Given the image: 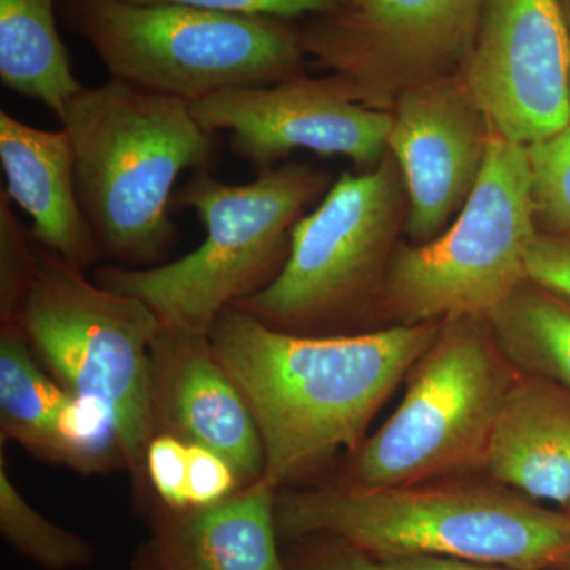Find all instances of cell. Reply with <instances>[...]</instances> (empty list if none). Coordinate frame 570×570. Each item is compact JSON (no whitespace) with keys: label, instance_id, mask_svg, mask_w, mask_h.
Returning <instances> with one entry per match:
<instances>
[{"label":"cell","instance_id":"cell-1","mask_svg":"<svg viewBox=\"0 0 570 570\" xmlns=\"http://www.w3.org/2000/svg\"><path fill=\"white\" fill-rule=\"evenodd\" d=\"M442 322L355 335L287 332L230 306L209 346L253 412L264 480L284 485L341 449H356L390 393L436 340Z\"/></svg>","mask_w":570,"mask_h":570},{"label":"cell","instance_id":"cell-2","mask_svg":"<svg viewBox=\"0 0 570 570\" xmlns=\"http://www.w3.org/2000/svg\"><path fill=\"white\" fill-rule=\"evenodd\" d=\"M277 530L328 534L374 560L434 557L515 570L570 566V515L475 485L326 487L276 498Z\"/></svg>","mask_w":570,"mask_h":570},{"label":"cell","instance_id":"cell-3","mask_svg":"<svg viewBox=\"0 0 570 570\" xmlns=\"http://www.w3.org/2000/svg\"><path fill=\"white\" fill-rule=\"evenodd\" d=\"M77 157L82 212L102 257L148 268L178 242L175 183L209 170L214 134L190 104L112 80L82 88L59 116Z\"/></svg>","mask_w":570,"mask_h":570},{"label":"cell","instance_id":"cell-4","mask_svg":"<svg viewBox=\"0 0 570 570\" xmlns=\"http://www.w3.org/2000/svg\"><path fill=\"white\" fill-rule=\"evenodd\" d=\"M332 184L326 171L298 163L277 165L236 186L209 170L194 171L171 205L197 214L204 243L167 265L102 266L94 281L141 299L165 330L208 336L224 309L275 279L287 261L296 223Z\"/></svg>","mask_w":570,"mask_h":570},{"label":"cell","instance_id":"cell-5","mask_svg":"<svg viewBox=\"0 0 570 570\" xmlns=\"http://www.w3.org/2000/svg\"><path fill=\"white\" fill-rule=\"evenodd\" d=\"M58 14L112 80L187 104L288 80L307 58L298 24L277 18L127 0H58Z\"/></svg>","mask_w":570,"mask_h":570},{"label":"cell","instance_id":"cell-6","mask_svg":"<svg viewBox=\"0 0 570 570\" xmlns=\"http://www.w3.org/2000/svg\"><path fill=\"white\" fill-rule=\"evenodd\" d=\"M20 325L63 389L107 404L124 463L137 485L148 483L146 449L157 434L154 343L163 332L156 314L37 245L36 277Z\"/></svg>","mask_w":570,"mask_h":570},{"label":"cell","instance_id":"cell-7","mask_svg":"<svg viewBox=\"0 0 570 570\" xmlns=\"http://www.w3.org/2000/svg\"><path fill=\"white\" fill-rule=\"evenodd\" d=\"M528 146L491 134L485 167L456 219L433 242H400L379 311L395 325L487 317L528 281L538 235Z\"/></svg>","mask_w":570,"mask_h":570},{"label":"cell","instance_id":"cell-8","mask_svg":"<svg viewBox=\"0 0 570 570\" xmlns=\"http://www.w3.org/2000/svg\"><path fill=\"white\" fill-rule=\"evenodd\" d=\"M517 376L487 317L442 322L407 374L400 406L356 453L348 485H419L483 468L491 431Z\"/></svg>","mask_w":570,"mask_h":570},{"label":"cell","instance_id":"cell-9","mask_svg":"<svg viewBox=\"0 0 570 570\" xmlns=\"http://www.w3.org/2000/svg\"><path fill=\"white\" fill-rule=\"evenodd\" d=\"M407 213L406 184L392 154L373 170L346 171L296 223L275 279L235 307L296 333L379 307Z\"/></svg>","mask_w":570,"mask_h":570},{"label":"cell","instance_id":"cell-10","mask_svg":"<svg viewBox=\"0 0 570 570\" xmlns=\"http://www.w3.org/2000/svg\"><path fill=\"white\" fill-rule=\"evenodd\" d=\"M483 0H340L299 24L307 58L347 80L356 102L392 110L409 89L459 77Z\"/></svg>","mask_w":570,"mask_h":570},{"label":"cell","instance_id":"cell-11","mask_svg":"<svg viewBox=\"0 0 570 570\" xmlns=\"http://www.w3.org/2000/svg\"><path fill=\"white\" fill-rule=\"evenodd\" d=\"M190 110L209 132L227 130L232 151L257 174L294 151L343 156L360 171L373 170L387 154L392 126V111L356 102L347 80L333 73L224 89Z\"/></svg>","mask_w":570,"mask_h":570},{"label":"cell","instance_id":"cell-12","mask_svg":"<svg viewBox=\"0 0 570 570\" xmlns=\"http://www.w3.org/2000/svg\"><path fill=\"white\" fill-rule=\"evenodd\" d=\"M491 134L531 146L570 126V47L560 0H483L461 73Z\"/></svg>","mask_w":570,"mask_h":570},{"label":"cell","instance_id":"cell-13","mask_svg":"<svg viewBox=\"0 0 570 570\" xmlns=\"http://www.w3.org/2000/svg\"><path fill=\"white\" fill-rule=\"evenodd\" d=\"M387 151L406 184L409 243L438 238L464 208L485 167L491 129L463 77L409 89L392 107Z\"/></svg>","mask_w":570,"mask_h":570},{"label":"cell","instance_id":"cell-14","mask_svg":"<svg viewBox=\"0 0 570 570\" xmlns=\"http://www.w3.org/2000/svg\"><path fill=\"white\" fill-rule=\"evenodd\" d=\"M157 433L175 434L227 460L243 485L265 474V450L253 412L213 354L208 336L165 330L154 343Z\"/></svg>","mask_w":570,"mask_h":570},{"label":"cell","instance_id":"cell-15","mask_svg":"<svg viewBox=\"0 0 570 570\" xmlns=\"http://www.w3.org/2000/svg\"><path fill=\"white\" fill-rule=\"evenodd\" d=\"M2 187L32 219L33 242L78 269L102 258L78 195L77 157L66 129L41 130L0 111Z\"/></svg>","mask_w":570,"mask_h":570},{"label":"cell","instance_id":"cell-16","mask_svg":"<svg viewBox=\"0 0 570 570\" xmlns=\"http://www.w3.org/2000/svg\"><path fill=\"white\" fill-rule=\"evenodd\" d=\"M483 468L523 497L570 501V392L519 374L499 411Z\"/></svg>","mask_w":570,"mask_h":570},{"label":"cell","instance_id":"cell-17","mask_svg":"<svg viewBox=\"0 0 570 570\" xmlns=\"http://www.w3.org/2000/svg\"><path fill=\"white\" fill-rule=\"evenodd\" d=\"M168 510L154 543L163 570H284L276 489L264 479L208 508Z\"/></svg>","mask_w":570,"mask_h":570},{"label":"cell","instance_id":"cell-18","mask_svg":"<svg viewBox=\"0 0 570 570\" xmlns=\"http://www.w3.org/2000/svg\"><path fill=\"white\" fill-rule=\"evenodd\" d=\"M0 80L56 118L85 88L58 31V0H0Z\"/></svg>","mask_w":570,"mask_h":570},{"label":"cell","instance_id":"cell-19","mask_svg":"<svg viewBox=\"0 0 570 570\" xmlns=\"http://www.w3.org/2000/svg\"><path fill=\"white\" fill-rule=\"evenodd\" d=\"M494 343L523 376L570 392V299L524 281L487 316Z\"/></svg>","mask_w":570,"mask_h":570},{"label":"cell","instance_id":"cell-20","mask_svg":"<svg viewBox=\"0 0 570 570\" xmlns=\"http://www.w3.org/2000/svg\"><path fill=\"white\" fill-rule=\"evenodd\" d=\"M69 390L32 358L20 325L0 330V439L55 461L56 428Z\"/></svg>","mask_w":570,"mask_h":570},{"label":"cell","instance_id":"cell-21","mask_svg":"<svg viewBox=\"0 0 570 570\" xmlns=\"http://www.w3.org/2000/svg\"><path fill=\"white\" fill-rule=\"evenodd\" d=\"M0 531L11 547L45 569L82 568L94 558L92 547L85 539L45 519L26 501L11 482L3 453H0Z\"/></svg>","mask_w":570,"mask_h":570},{"label":"cell","instance_id":"cell-22","mask_svg":"<svg viewBox=\"0 0 570 570\" xmlns=\"http://www.w3.org/2000/svg\"><path fill=\"white\" fill-rule=\"evenodd\" d=\"M122 460L110 409L97 397L69 393L56 428L55 463L99 472Z\"/></svg>","mask_w":570,"mask_h":570},{"label":"cell","instance_id":"cell-23","mask_svg":"<svg viewBox=\"0 0 570 570\" xmlns=\"http://www.w3.org/2000/svg\"><path fill=\"white\" fill-rule=\"evenodd\" d=\"M538 230L570 236V126L528 146Z\"/></svg>","mask_w":570,"mask_h":570},{"label":"cell","instance_id":"cell-24","mask_svg":"<svg viewBox=\"0 0 570 570\" xmlns=\"http://www.w3.org/2000/svg\"><path fill=\"white\" fill-rule=\"evenodd\" d=\"M37 243L0 190V324L20 325L26 299L36 277ZM21 326V325H20Z\"/></svg>","mask_w":570,"mask_h":570},{"label":"cell","instance_id":"cell-25","mask_svg":"<svg viewBox=\"0 0 570 570\" xmlns=\"http://www.w3.org/2000/svg\"><path fill=\"white\" fill-rule=\"evenodd\" d=\"M146 479L163 504L171 510L189 509L187 469L189 442L175 434L157 433L146 449Z\"/></svg>","mask_w":570,"mask_h":570},{"label":"cell","instance_id":"cell-26","mask_svg":"<svg viewBox=\"0 0 570 570\" xmlns=\"http://www.w3.org/2000/svg\"><path fill=\"white\" fill-rule=\"evenodd\" d=\"M245 489L235 468L213 450L189 444L187 501L189 509L208 508Z\"/></svg>","mask_w":570,"mask_h":570},{"label":"cell","instance_id":"cell-27","mask_svg":"<svg viewBox=\"0 0 570 570\" xmlns=\"http://www.w3.org/2000/svg\"><path fill=\"white\" fill-rule=\"evenodd\" d=\"M127 2L178 3V6L219 11V13L277 18V20L295 22L328 13L336 9L340 0H127Z\"/></svg>","mask_w":570,"mask_h":570},{"label":"cell","instance_id":"cell-28","mask_svg":"<svg viewBox=\"0 0 570 570\" xmlns=\"http://www.w3.org/2000/svg\"><path fill=\"white\" fill-rule=\"evenodd\" d=\"M528 279L570 299V236L538 232L527 264Z\"/></svg>","mask_w":570,"mask_h":570},{"label":"cell","instance_id":"cell-29","mask_svg":"<svg viewBox=\"0 0 570 570\" xmlns=\"http://www.w3.org/2000/svg\"><path fill=\"white\" fill-rule=\"evenodd\" d=\"M382 570H515L502 566L485 564L453 558L407 557L379 561Z\"/></svg>","mask_w":570,"mask_h":570},{"label":"cell","instance_id":"cell-30","mask_svg":"<svg viewBox=\"0 0 570 570\" xmlns=\"http://www.w3.org/2000/svg\"><path fill=\"white\" fill-rule=\"evenodd\" d=\"M307 570H382V566L370 554L348 547V550L343 551V553L326 558V560Z\"/></svg>","mask_w":570,"mask_h":570},{"label":"cell","instance_id":"cell-31","mask_svg":"<svg viewBox=\"0 0 570 570\" xmlns=\"http://www.w3.org/2000/svg\"><path fill=\"white\" fill-rule=\"evenodd\" d=\"M134 570H163L154 546L142 551L141 557L135 562Z\"/></svg>","mask_w":570,"mask_h":570},{"label":"cell","instance_id":"cell-32","mask_svg":"<svg viewBox=\"0 0 570 570\" xmlns=\"http://www.w3.org/2000/svg\"><path fill=\"white\" fill-rule=\"evenodd\" d=\"M562 20H564L566 32H568L570 47V0H560Z\"/></svg>","mask_w":570,"mask_h":570},{"label":"cell","instance_id":"cell-33","mask_svg":"<svg viewBox=\"0 0 570 570\" xmlns=\"http://www.w3.org/2000/svg\"><path fill=\"white\" fill-rule=\"evenodd\" d=\"M564 512H568L570 515V501H569L568 508L564 509Z\"/></svg>","mask_w":570,"mask_h":570},{"label":"cell","instance_id":"cell-34","mask_svg":"<svg viewBox=\"0 0 570 570\" xmlns=\"http://www.w3.org/2000/svg\"><path fill=\"white\" fill-rule=\"evenodd\" d=\"M562 570H570V566H568V568H566V569H562Z\"/></svg>","mask_w":570,"mask_h":570}]
</instances>
